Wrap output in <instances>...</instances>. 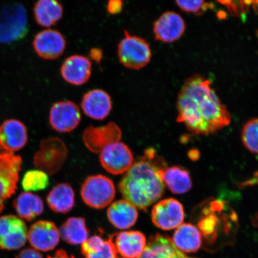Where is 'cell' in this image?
Returning <instances> with one entry per match:
<instances>
[{"instance_id": "e0dca14e", "label": "cell", "mask_w": 258, "mask_h": 258, "mask_svg": "<svg viewBox=\"0 0 258 258\" xmlns=\"http://www.w3.org/2000/svg\"><path fill=\"white\" fill-rule=\"evenodd\" d=\"M28 141L27 128L23 122L10 119L0 125V148L14 153L22 149Z\"/></svg>"}, {"instance_id": "83f0119b", "label": "cell", "mask_w": 258, "mask_h": 258, "mask_svg": "<svg viewBox=\"0 0 258 258\" xmlns=\"http://www.w3.org/2000/svg\"><path fill=\"white\" fill-rule=\"evenodd\" d=\"M59 231L62 239L71 244H83L88 239V229L85 219L82 218L68 219Z\"/></svg>"}, {"instance_id": "2e32d148", "label": "cell", "mask_w": 258, "mask_h": 258, "mask_svg": "<svg viewBox=\"0 0 258 258\" xmlns=\"http://www.w3.org/2000/svg\"><path fill=\"white\" fill-rule=\"evenodd\" d=\"M59 231L52 222L40 221L32 225L28 232V239L35 250H53L59 243Z\"/></svg>"}, {"instance_id": "4316f807", "label": "cell", "mask_w": 258, "mask_h": 258, "mask_svg": "<svg viewBox=\"0 0 258 258\" xmlns=\"http://www.w3.org/2000/svg\"><path fill=\"white\" fill-rule=\"evenodd\" d=\"M82 251L85 258H117L113 236L107 240L98 235L90 237L82 244Z\"/></svg>"}, {"instance_id": "d6986e66", "label": "cell", "mask_w": 258, "mask_h": 258, "mask_svg": "<svg viewBox=\"0 0 258 258\" xmlns=\"http://www.w3.org/2000/svg\"><path fill=\"white\" fill-rule=\"evenodd\" d=\"M115 246L124 258L140 257L147 246V240L140 231H123L116 235Z\"/></svg>"}, {"instance_id": "52a82bcc", "label": "cell", "mask_w": 258, "mask_h": 258, "mask_svg": "<svg viewBox=\"0 0 258 258\" xmlns=\"http://www.w3.org/2000/svg\"><path fill=\"white\" fill-rule=\"evenodd\" d=\"M21 157L12 153L0 155V214L5 208V202L14 195L17 188Z\"/></svg>"}, {"instance_id": "277c9868", "label": "cell", "mask_w": 258, "mask_h": 258, "mask_svg": "<svg viewBox=\"0 0 258 258\" xmlns=\"http://www.w3.org/2000/svg\"><path fill=\"white\" fill-rule=\"evenodd\" d=\"M28 32L27 12L14 3L0 9V43H11L24 38Z\"/></svg>"}, {"instance_id": "ac0fdd59", "label": "cell", "mask_w": 258, "mask_h": 258, "mask_svg": "<svg viewBox=\"0 0 258 258\" xmlns=\"http://www.w3.org/2000/svg\"><path fill=\"white\" fill-rule=\"evenodd\" d=\"M81 105L87 116L94 120H103L112 110L111 97L104 90L93 89L84 95Z\"/></svg>"}, {"instance_id": "8992f818", "label": "cell", "mask_w": 258, "mask_h": 258, "mask_svg": "<svg viewBox=\"0 0 258 258\" xmlns=\"http://www.w3.org/2000/svg\"><path fill=\"white\" fill-rule=\"evenodd\" d=\"M83 201L89 207L100 209L108 206L115 197V186L109 177L102 175L90 176L81 188Z\"/></svg>"}, {"instance_id": "ba28073f", "label": "cell", "mask_w": 258, "mask_h": 258, "mask_svg": "<svg viewBox=\"0 0 258 258\" xmlns=\"http://www.w3.org/2000/svg\"><path fill=\"white\" fill-rule=\"evenodd\" d=\"M100 153L103 168L114 175L126 172L134 164L133 153L126 144L120 141L108 145Z\"/></svg>"}, {"instance_id": "603a6c76", "label": "cell", "mask_w": 258, "mask_h": 258, "mask_svg": "<svg viewBox=\"0 0 258 258\" xmlns=\"http://www.w3.org/2000/svg\"><path fill=\"white\" fill-rule=\"evenodd\" d=\"M46 201L51 211L67 214L75 205V193L69 183H60L48 193Z\"/></svg>"}, {"instance_id": "484cf974", "label": "cell", "mask_w": 258, "mask_h": 258, "mask_svg": "<svg viewBox=\"0 0 258 258\" xmlns=\"http://www.w3.org/2000/svg\"><path fill=\"white\" fill-rule=\"evenodd\" d=\"M162 179L164 185L174 194L185 193L192 188L191 175L181 167H167L163 170Z\"/></svg>"}, {"instance_id": "f546056e", "label": "cell", "mask_w": 258, "mask_h": 258, "mask_svg": "<svg viewBox=\"0 0 258 258\" xmlns=\"http://www.w3.org/2000/svg\"><path fill=\"white\" fill-rule=\"evenodd\" d=\"M241 140L250 152L258 154V118L251 119L244 125Z\"/></svg>"}, {"instance_id": "d4e9b609", "label": "cell", "mask_w": 258, "mask_h": 258, "mask_svg": "<svg viewBox=\"0 0 258 258\" xmlns=\"http://www.w3.org/2000/svg\"><path fill=\"white\" fill-rule=\"evenodd\" d=\"M14 208L19 217L31 221L44 212V203L39 196L31 192H22L14 202Z\"/></svg>"}, {"instance_id": "9a60e30c", "label": "cell", "mask_w": 258, "mask_h": 258, "mask_svg": "<svg viewBox=\"0 0 258 258\" xmlns=\"http://www.w3.org/2000/svg\"><path fill=\"white\" fill-rule=\"evenodd\" d=\"M60 72L63 79L70 85H85L92 76V61L85 56L74 54L64 60Z\"/></svg>"}, {"instance_id": "6da1fadb", "label": "cell", "mask_w": 258, "mask_h": 258, "mask_svg": "<svg viewBox=\"0 0 258 258\" xmlns=\"http://www.w3.org/2000/svg\"><path fill=\"white\" fill-rule=\"evenodd\" d=\"M177 121L193 134L208 135L230 124L231 117L209 80L196 74L183 83L177 99Z\"/></svg>"}, {"instance_id": "9c48e42d", "label": "cell", "mask_w": 258, "mask_h": 258, "mask_svg": "<svg viewBox=\"0 0 258 258\" xmlns=\"http://www.w3.org/2000/svg\"><path fill=\"white\" fill-rule=\"evenodd\" d=\"M27 239V225L22 219L12 215L0 217V248L2 249H21Z\"/></svg>"}, {"instance_id": "5b68a950", "label": "cell", "mask_w": 258, "mask_h": 258, "mask_svg": "<svg viewBox=\"0 0 258 258\" xmlns=\"http://www.w3.org/2000/svg\"><path fill=\"white\" fill-rule=\"evenodd\" d=\"M67 156L68 148L60 138L45 139L34 154V164L37 169L53 175L62 168Z\"/></svg>"}, {"instance_id": "7402d4cb", "label": "cell", "mask_w": 258, "mask_h": 258, "mask_svg": "<svg viewBox=\"0 0 258 258\" xmlns=\"http://www.w3.org/2000/svg\"><path fill=\"white\" fill-rule=\"evenodd\" d=\"M33 11L36 23L47 28L56 25L62 19L64 11L58 0H38Z\"/></svg>"}, {"instance_id": "44dd1931", "label": "cell", "mask_w": 258, "mask_h": 258, "mask_svg": "<svg viewBox=\"0 0 258 258\" xmlns=\"http://www.w3.org/2000/svg\"><path fill=\"white\" fill-rule=\"evenodd\" d=\"M138 258H192L185 255L166 235L156 234L151 237L143 254Z\"/></svg>"}, {"instance_id": "d590c367", "label": "cell", "mask_w": 258, "mask_h": 258, "mask_svg": "<svg viewBox=\"0 0 258 258\" xmlns=\"http://www.w3.org/2000/svg\"><path fill=\"white\" fill-rule=\"evenodd\" d=\"M258 185V172L254 173L253 177L241 183V186H251Z\"/></svg>"}, {"instance_id": "8d00e7d4", "label": "cell", "mask_w": 258, "mask_h": 258, "mask_svg": "<svg viewBox=\"0 0 258 258\" xmlns=\"http://www.w3.org/2000/svg\"><path fill=\"white\" fill-rule=\"evenodd\" d=\"M47 258H75L72 255H69L66 251L63 250H57L53 256H48Z\"/></svg>"}, {"instance_id": "d6a6232c", "label": "cell", "mask_w": 258, "mask_h": 258, "mask_svg": "<svg viewBox=\"0 0 258 258\" xmlns=\"http://www.w3.org/2000/svg\"><path fill=\"white\" fill-rule=\"evenodd\" d=\"M106 8L110 15L120 14L124 8L123 0H108Z\"/></svg>"}, {"instance_id": "4fadbf2b", "label": "cell", "mask_w": 258, "mask_h": 258, "mask_svg": "<svg viewBox=\"0 0 258 258\" xmlns=\"http://www.w3.org/2000/svg\"><path fill=\"white\" fill-rule=\"evenodd\" d=\"M121 137V130L114 122L101 127L89 125L82 136L85 146L94 153H101L108 145L120 141Z\"/></svg>"}, {"instance_id": "5bb4252c", "label": "cell", "mask_w": 258, "mask_h": 258, "mask_svg": "<svg viewBox=\"0 0 258 258\" xmlns=\"http://www.w3.org/2000/svg\"><path fill=\"white\" fill-rule=\"evenodd\" d=\"M185 30L183 18L174 12H166L154 22L155 39L164 43H170L182 36Z\"/></svg>"}, {"instance_id": "ffe728a7", "label": "cell", "mask_w": 258, "mask_h": 258, "mask_svg": "<svg viewBox=\"0 0 258 258\" xmlns=\"http://www.w3.org/2000/svg\"><path fill=\"white\" fill-rule=\"evenodd\" d=\"M107 217L111 224L120 230H126L134 226L138 218L137 208L125 200L112 203L107 211Z\"/></svg>"}, {"instance_id": "3957f363", "label": "cell", "mask_w": 258, "mask_h": 258, "mask_svg": "<svg viewBox=\"0 0 258 258\" xmlns=\"http://www.w3.org/2000/svg\"><path fill=\"white\" fill-rule=\"evenodd\" d=\"M117 57L119 62L126 69L140 70L150 63L152 50L145 38L125 30L123 38L118 44Z\"/></svg>"}, {"instance_id": "f35d334b", "label": "cell", "mask_w": 258, "mask_h": 258, "mask_svg": "<svg viewBox=\"0 0 258 258\" xmlns=\"http://www.w3.org/2000/svg\"><path fill=\"white\" fill-rule=\"evenodd\" d=\"M256 222H257V224L258 225V216H257V220H256Z\"/></svg>"}, {"instance_id": "836d02e7", "label": "cell", "mask_w": 258, "mask_h": 258, "mask_svg": "<svg viewBox=\"0 0 258 258\" xmlns=\"http://www.w3.org/2000/svg\"><path fill=\"white\" fill-rule=\"evenodd\" d=\"M16 258H43V257L38 250L31 248H27L22 250Z\"/></svg>"}, {"instance_id": "e575fe53", "label": "cell", "mask_w": 258, "mask_h": 258, "mask_svg": "<svg viewBox=\"0 0 258 258\" xmlns=\"http://www.w3.org/2000/svg\"><path fill=\"white\" fill-rule=\"evenodd\" d=\"M89 59L99 63L104 57V51L101 48L94 47L91 48L89 51Z\"/></svg>"}, {"instance_id": "7a4b0ae2", "label": "cell", "mask_w": 258, "mask_h": 258, "mask_svg": "<svg viewBox=\"0 0 258 258\" xmlns=\"http://www.w3.org/2000/svg\"><path fill=\"white\" fill-rule=\"evenodd\" d=\"M167 167L166 161L153 148L145 150L144 156L132 164L118 183L122 198L137 208L146 211L164 195L162 174Z\"/></svg>"}, {"instance_id": "7c38bea8", "label": "cell", "mask_w": 258, "mask_h": 258, "mask_svg": "<svg viewBox=\"0 0 258 258\" xmlns=\"http://www.w3.org/2000/svg\"><path fill=\"white\" fill-rule=\"evenodd\" d=\"M81 119L79 106L72 101L57 102L50 109V124L54 130L60 133H69L75 130Z\"/></svg>"}, {"instance_id": "30bf717a", "label": "cell", "mask_w": 258, "mask_h": 258, "mask_svg": "<svg viewBox=\"0 0 258 258\" xmlns=\"http://www.w3.org/2000/svg\"><path fill=\"white\" fill-rule=\"evenodd\" d=\"M184 217L182 205L173 198L158 202L151 212L153 224L163 230H171L179 227L184 220Z\"/></svg>"}, {"instance_id": "74e56055", "label": "cell", "mask_w": 258, "mask_h": 258, "mask_svg": "<svg viewBox=\"0 0 258 258\" xmlns=\"http://www.w3.org/2000/svg\"><path fill=\"white\" fill-rule=\"evenodd\" d=\"M3 152V151L2 150L1 148H0V155Z\"/></svg>"}, {"instance_id": "8fae6325", "label": "cell", "mask_w": 258, "mask_h": 258, "mask_svg": "<svg viewBox=\"0 0 258 258\" xmlns=\"http://www.w3.org/2000/svg\"><path fill=\"white\" fill-rule=\"evenodd\" d=\"M32 46L42 59L54 60L62 55L66 49L67 41L60 31L46 29L35 35Z\"/></svg>"}, {"instance_id": "cb8c5ba5", "label": "cell", "mask_w": 258, "mask_h": 258, "mask_svg": "<svg viewBox=\"0 0 258 258\" xmlns=\"http://www.w3.org/2000/svg\"><path fill=\"white\" fill-rule=\"evenodd\" d=\"M174 244L179 250L186 253L196 252L202 245V234L196 226L183 224L173 234Z\"/></svg>"}, {"instance_id": "1f68e13d", "label": "cell", "mask_w": 258, "mask_h": 258, "mask_svg": "<svg viewBox=\"0 0 258 258\" xmlns=\"http://www.w3.org/2000/svg\"><path fill=\"white\" fill-rule=\"evenodd\" d=\"M176 3L182 11L193 14L201 12L206 5L205 0H176Z\"/></svg>"}, {"instance_id": "f1b7e54d", "label": "cell", "mask_w": 258, "mask_h": 258, "mask_svg": "<svg viewBox=\"0 0 258 258\" xmlns=\"http://www.w3.org/2000/svg\"><path fill=\"white\" fill-rule=\"evenodd\" d=\"M49 185V177L40 170H31L26 172L22 180V188L26 191H38L46 189Z\"/></svg>"}, {"instance_id": "4dcf8cb0", "label": "cell", "mask_w": 258, "mask_h": 258, "mask_svg": "<svg viewBox=\"0 0 258 258\" xmlns=\"http://www.w3.org/2000/svg\"><path fill=\"white\" fill-rule=\"evenodd\" d=\"M218 219L215 215L209 214L200 221L198 227L201 234L205 237H214L218 227Z\"/></svg>"}]
</instances>
